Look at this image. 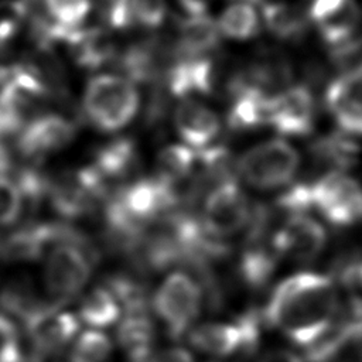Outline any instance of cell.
<instances>
[{
	"label": "cell",
	"instance_id": "obj_1",
	"mask_svg": "<svg viewBox=\"0 0 362 362\" xmlns=\"http://www.w3.org/2000/svg\"><path fill=\"white\" fill-rule=\"evenodd\" d=\"M338 305L328 274L301 272L280 281L262 311L267 327L305 349L331 327Z\"/></svg>",
	"mask_w": 362,
	"mask_h": 362
},
{
	"label": "cell",
	"instance_id": "obj_2",
	"mask_svg": "<svg viewBox=\"0 0 362 362\" xmlns=\"http://www.w3.org/2000/svg\"><path fill=\"white\" fill-rule=\"evenodd\" d=\"M82 105L86 117L96 129L112 133L133 120L140 106V96L127 78L103 74L89 79Z\"/></svg>",
	"mask_w": 362,
	"mask_h": 362
},
{
	"label": "cell",
	"instance_id": "obj_3",
	"mask_svg": "<svg viewBox=\"0 0 362 362\" xmlns=\"http://www.w3.org/2000/svg\"><path fill=\"white\" fill-rule=\"evenodd\" d=\"M100 253L95 242H64L45 255L42 281L49 301L64 305L86 286Z\"/></svg>",
	"mask_w": 362,
	"mask_h": 362
},
{
	"label": "cell",
	"instance_id": "obj_4",
	"mask_svg": "<svg viewBox=\"0 0 362 362\" xmlns=\"http://www.w3.org/2000/svg\"><path fill=\"white\" fill-rule=\"evenodd\" d=\"M264 325L262 308H249L230 322H205L192 327L188 341L197 351L212 356L247 358L259 348Z\"/></svg>",
	"mask_w": 362,
	"mask_h": 362
},
{
	"label": "cell",
	"instance_id": "obj_5",
	"mask_svg": "<svg viewBox=\"0 0 362 362\" xmlns=\"http://www.w3.org/2000/svg\"><path fill=\"white\" fill-rule=\"evenodd\" d=\"M298 167V151L283 139L257 143L235 161L236 175L262 191L287 185L297 174Z\"/></svg>",
	"mask_w": 362,
	"mask_h": 362
},
{
	"label": "cell",
	"instance_id": "obj_6",
	"mask_svg": "<svg viewBox=\"0 0 362 362\" xmlns=\"http://www.w3.org/2000/svg\"><path fill=\"white\" fill-rule=\"evenodd\" d=\"M151 305L167 335L178 341L189 332L198 318L204 305V296L192 276L185 272H173L158 286Z\"/></svg>",
	"mask_w": 362,
	"mask_h": 362
},
{
	"label": "cell",
	"instance_id": "obj_7",
	"mask_svg": "<svg viewBox=\"0 0 362 362\" xmlns=\"http://www.w3.org/2000/svg\"><path fill=\"white\" fill-rule=\"evenodd\" d=\"M112 189L90 165L52 177L47 201L62 219H79L103 205Z\"/></svg>",
	"mask_w": 362,
	"mask_h": 362
},
{
	"label": "cell",
	"instance_id": "obj_8",
	"mask_svg": "<svg viewBox=\"0 0 362 362\" xmlns=\"http://www.w3.org/2000/svg\"><path fill=\"white\" fill-rule=\"evenodd\" d=\"M311 206L331 226L351 228L362 222V185L345 173H325L311 182Z\"/></svg>",
	"mask_w": 362,
	"mask_h": 362
},
{
	"label": "cell",
	"instance_id": "obj_9",
	"mask_svg": "<svg viewBox=\"0 0 362 362\" xmlns=\"http://www.w3.org/2000/svg\"><path fill=\"white\" fill-rule=\"evenodd\" d=\"M252 206L236 180L212 187L205 195L199 222L215 239L226 240L245 232Z\"/></svg>",
	"mask_w": 362,
	"mask_h": 362
},
{
	"label": "cell",
	"instance_id": "obj_10",
	"mask_svg": "<svg viewBox=\"0 0 362 362\" xmlns=\"http://www.w3.org/2000/svg\"><path fill=\"white\" fill-rule=\"evenodd\" d=\"M61 307L47 300L23 321L33 348V356L41 361L61 352L76 338L79 320L74 313Z\"/></svg>",
	"mask_w": 362,
	"mask_h": 362
},
{
	"label": "cell",
	"instance_id": "obj_11",
	"mask_svg": "<svg viewBox=\"0 0 362 362\" xmlns=\"http://www.w3.org/2000/svg\"><path fill=\"white\" fill-rule=\"evenodd\" d=\"M272 245L279 259L308 264L320 257L327 245L325 228L308 214L288 215L279 229H274Z\"/></svg>",
	"mask_w": 362,
	"mask_h": 362
},
{
	"label": "cell",
	"instance_id": "obj_12",
	"mask_svg": "<svg viewBox=\"0 0 362 362\" xmlns=\"http://www.w3.org/2000/svg\"><path fill=\"white\" fill-rule=\"evenodd\" d=\"M315 99L304 85H293L270 96L267 126L283 137H305L315 126Z\"/></svg>",
	"mask_w": 362,
	"mask_h": 362
},
{
	"label": "cell",
	"instance_id": "obj_13",
	"mask_svg": "<svg viewBox=\"0 0 362 362\" xmlns=\"http://www.w3.org/2000/svg\"><path fill=\"white\" fill-rule=\"evenodd\" d=\"M76 136V124L62 115L35 116L16 137L18 153L30 161H38L68 147Z\"/></svg>",
	"mask_w": 362,
	"mask_h": 362
},
{
	"label": "cell",
	"instance_id": "obj_14",
	"mask_svg": "<svg viewBox=\"0 0 362 362\" xmlns=\"http://www.w3.org/2000/svg\"><path fill=\"white\" fill-rule=\"evenodd\" d=\"M325 105L344 133L362 136V65L339 74L329 82Z\"/></svg>",
	"mask_w": 362,
	"mask_h": 362
},
{
	"label": "cell",
	"instance_id": "obj_15",
	"mask_svg": "<svg viewBox=\"0 0 362 362\" xmlns=\"http://www.w3.org/2000/svg\"><path fill=\"white\" fill-rule=\"evenodd\" d=\"M310 18L321 38L334 47L346 42L358 30L361 8L356 0H314Z\"/></svg>",
	"mask_w": 362,
	"mask_h": 362
},
{
	"label": "cell",
	"instance_id": "obj_16",
	"mask_svg": "<svg viewBox=\"0 0 362 362\" xmlns=\"http://www.w3.org/2000/svg\"><path fill=\"white\" fill-rule=\"evenodd\" d=\"M173 122L184 144L195 151L211 147L221 132L218 115L198 99H182L174 109Z\"/></svg>",
	"mask_w": 362,
	"mask_h": 362
},
{
	"label": "cell",
	"instance_id": "obj_17",
	"mask_svg": "<svg viewBox=\"0 0 362 362\" xmlns=\"http://www.w3.org/2000/svg\"><path fill=\"white\" fill-rule=\"evenodd\" d=\"M215 83L214 61L206 55H181L168 69V92L181 99L208 95Z\"/></svg>",
	"mask_w": 362,
	"mask_h": 362
},
{
	"label": "cell",
	"instance_id": "obj_18",
	"mask_svg": "<svg viewBox=\"0 0 362 362\" xmlns=\"http://www.w3.org/2000/svg\"><path fill=\"white\" fill-rule=\"evenodd\" d=\"M272 235L245 238L238 262V274L252 291L263 290L272 280L280 260L272 245Z\"/></svg>",
	"mask_w": 362,
	"mask_h": 362
},
{
	"label": "cell",
	"instance_id": "obj_19",
	"mask_svg": "<svg viewBox=\"0 0 362 362\" xmlns=\"http://www.w3.org/2000/svg\"><path fill=\"white\" fill-rule=\"evenodd\" d=\"M89 165L112 189V184H120L136 174L140 165L139 151L132 139L117 137L102 146Z\"/></svg>",
	"mask_w": 362,
	"mask_h": 362
},
{
	"label": "cell",
	"instance_id": "obj_20",
	"mask_svg": "<svg viewBox=\"0 0 362 362\" xmlns=\"http://www.w3.org/2000/svg\"><path fill=\"white\" fill-rule=\"evenodd\" d=\"M270 96L267 92L247 83L236 81L232 85V102L228 122L236 130H250L267 126Z\"/></svg>",
	"mask_w": 362,
	"mask_h": 362
},
{
	"label": "cell",
	"instance_id": "obj_21",
	"mask_svg": "<svg viewBox=\"0 0 362 362\" xmlns=\"http://www.w3.org/2000/svg\"><path fill=\"white\" fill-rule=\"evenodd\" d=\"M116 337L130 362H148L154 354L156 325L148 311L124 313Z\"/></svg>",
	"mask_w": 362,
	"mask_h": 362
},
{
	"label": "cell",
	"instance_id": "obj_22",
	"mask_svg": "<svg viewBox=\"0 0 362 362\" xmlns=\"http://www.w3.org/2000/svg\"><path fill=\"white\" fill-rule=\"evenodd\" d=\"M167 16L165 0H107L106 18L113 28H156Z\"/></svg>",
	"mask_w": 362,
	"mask_h": 362
},
{
	"label": "cell",
	"instance_id": "obj_23",
	"mask_svg": "<svg viewBox=\"0 0 362 362\" xmlns=\"http://www.w3.org/2000/svg\"><path fill=\"white\" fill-rule=\"evenodd\" d=\"M76 64L86 69H96L113 58L115 47L110 37L99 28H76L65 41Z\"/></svg>",
	"mask_w": 362,
	"mask_h": 362
},
{
	"label": "cell",
	"instance_id": "obj_24",
	"mask_svg": "<svg viewBox=\"0 0 362 362\" xmlns=\"http://www.w3.org/2000/svg\"><path fill=\"white\" fill-rule=\"evenodd\" d=\"M359 151L358 143L344 132L321 136L310 147L313 160L327 168V173H344V170L352 168L358 161Z\"/></svg>",
	"mask_w": 362,
	"mask_h": 362
},
{
	"label": "cell",
	"instance_id": "obj_25",
	"mask_svg": "<svg viewBox=\"0 0 362 362\" xmlns=\"http://www.w3.org/2000/svg\"><path fill=\"white\" fill-rule=\"evenodd\" d=\"M198 163L195 150L185 144L165 146L157 156L156 175L160 181L175 188L180 194V185L188 184Z\"/></svg>",
	"mask_w": 362,
	"mask_h": 362
},
{
	"label": "cell",
	"instance_id": "obj_26",
	"mask_svg": "<svg viewBox=\"0 0 362 362\" xmlns=\"http://www.w3.org/2000/svg\"><path fill=\"white\" fill-rule=\"evenodd\" d=\"M178 35L181 55H206L219 44L221 38L216 21L208 14L184 18Z\"/></svg>",
	"mask_w": 362,
	"mask_h": 362
},
{
	"label": "cell",
	"instance_id": "obj_27",
	"mask_svg": "<svg viewBox=\"0 0 362 362\" xmlns=\"http://www.w3.org/2000/svg\"><path fill=\"white\" fill-rule=\"evenodd\" d=\"M76 317L92 329H100L116 324L122 317V308L105 286H96L81 298Z\"/></svg>",
	"mask_w": 362,
	"mask_h": 362
},
{
	"label": "cell",
	"instance_id": "obj_28",
	"mask_svg": "<svg viewBox=\"0 0 362 362\" xmlns=\"http://www.w3.org/2000/svg\"><path fill=\"white\" fill-rule=\"evenodd\" d=\"M141 276L143 274L117 272L106 277L105 287L116 298L123 314L150 310L148 305L151 298L148 296V287Z\"/></svg>",
	"mask_w": 362,
	"mask_h": 362
},
{
	"label": "cell",
	"instance_id": "obj_29",
	"mask_svg": "<svg viewBox=\"0 0 362 362\" xmlns=\"http://www.w3.org/2000/svg\"><path fill=\"white\" fill-rule=\"evenodd\" d=\"M216 25L221 35L235 41H246L257 35L260 18L250 3L235 1L222 10Z\"/></svg>",
	"mask_w": 362,
	"mask_h": 362
},
{
	"label": "cell",
	"instance_id": "obj_30",
	"mask_svg": "<svg viewBox=\"0 0 362 362\" xmlns=\"http://www.w3.org/2000/svg\"><path fill=\"white\" fill-rule=\"evenodd\" d=\"M263 20L273 35L287 41L301 38L307 28L304 11L287 3H264Z\"/></svg>",
	"mask_w": 362,
	"mask_h": 362
},
{
	"label": "cell",
	"instance_id": "obj_31",
	"mask_svg": "<svg viewBox=\"0 0 362 362\" xmlns=\"http://www.w3.org/2000/svg\"><path fill=\"white\" fill-rule=\"evenodd\" d=\"M47 300L40 298L28 277H16L0 288V307L21 322L40 308Z\"/></svg>",
	"mask_w": 362,
	"mask_h": 362
},
{
	"label": "cell",
	"instance_id": "obj_32",
	"mask_svg": "<svg viewBox=\"0 0 362 362\" xmlns=\"http://www.w3.org/2000/svg\"><path fill=\"white\" fill-rule=\"evenodd\" d=\"M158 49L153 42L129 47L120 58V66L133 82H148L157 76Z\"/></svg>",
	"mask_w": 362,
	"mask_h": 362
},
{
	"label": "cell",
	"instance_id": "obj_33",
	"mask_svg": "<svg viewBox=\"0 0 362 362\" xmlns=\"http://www.w3.org/2000/svg\"><path fill=\"white\" fill-rule=\"evenodd\" d=\"M72 342L69 362H106L112 352V341L100 329H88Z\"/></svg>",
	"mask_w": 362,
	"mask_h": 362
},
{
	"label": "cell",
	"instance_id": "obj_34",
	"mask_svg": "<svg viewBox=\"0 0 362 362\" xmlns=\"http://www.w3.org/2000/svg\"><path fill=\"white\" fill-rule=\"evenodd\" d=\"M51 21L65 31L76 30L89 14L90 0H44Z\"/></svg>",
	"mask_w": 362,
	"mask_h": 362
},
{
	"label": "cell",
	"instance_id": "obj_35",
	"mask_svg": "<svg viewBox=\"0 0 362 362\" xmlns=\"http://www.w3.org/2000/svg\"><path fill=\"white\" fill-rule=\"evenodd\" d=\"M362 267V252L345 250L334 257L329 264V279L344 288L358 287L359 272Z\"/></svg>",
	"mask_w": 362,
	"mask_h": 362
},
{
	"label": "cell",
	"instance_id": "obj_36",
	"mask_svg": "<svg viewBox=\"0 0 362 362\" xmlns=\"http://www.w3.org/2000/svg\"><path fill=\"white\" fill-rule=\"evenodd\" d=\"M23 214V201L14 181L0 175V226H10Z\"/></svg>",
	"mask_w": 362,
	"mask_h": 362
},
{
	"label": "cell",
	"instance_id": "obj_37",
	"mask_svg": "<svg viewBox=\"0 0 362 362\" xmlns=\"http://www.w3.org/2000/svg\"><path fill=\"white\" fill-rule=\"evenodd\" d=\"M21 359L18 331L11 320L0 314V362H21Z\"/></svg>",
	"mask_w": 362,
	"mask_h": 362
},
{
	"label": "cell",
	"instance_id": "obj_38",
	"mask_svg": "<svg viewBox=\"0 0 362 362\" xmlns=\"http://www.w3.org/2000/svg\"><path fill=\"white\" fill-rule=\"evenodd\" d=\"M148 362H195L189 351L181 346H171L153 354Z\"/></svg>",
	"mask_w": 362,
	"mask_h": 362
},
{
	"label": "cell",
	"instance_id": "obj_39",
	"mask_svg": "<svg viewBox=\"0 0 362 362\" xmlns=\"http://www.w3.org/2000/svg\"><path fill=\"white\" fill-rule=\"evenodd\" d=\"M259 362H303L300 356L287 349H274L264 354Z\"/></svg>",
	"mask_w": 362,
	"mask_h": 362
},
{
	"label": "cell",
	"instance_id": "obj_40",
	"mask_svg": "<svg viewBox=\"0 0 362 362\" xmlns=\"http://www.w3.org/2000/svg\"><path fill=\"white\" fill-rule=\"evenodd\" d=\"M177 1L188 16L206 14V10L211 3V0H177Z\"/></svg>",
	"mask_w": 362,
	"mask_h": 362
},
{
	"label": "cell",
	"instance_id": "obj_41",
	"mask_svg": "<svg viewBox=\"0 0 362 362\" xmlns=\"http://www.w3.org/2000/svg\"><path fill=\"white\" fill-rule=\"evenodd\" d=\"M14 168V160L11 156V151L4 144L3 140H0V175H7Z\"/></svg>",
	"mask_w": 362,
	"mask_h": 362
},
{
	"label": "cell",
	"instance_id": "obj_42",
	"mask_svg": "<svg viewBox=\"0 0 362 362\" xmlns=\"http://www.w3.org/2000/svg\"><path fill=\"white\" fill-rule=\"evenodd\" d=\"M358 286L362 287V267H361V272H359V279H358Z\"/></svg>",
	"mask_w": 362,
	"mask_h": 362
},
{
	"label": "cell",
	"instance_id": "obj_43",
	"mask_svg": "<svg viewBox=\"0 0 362 362\" xmlns=\"http://www.w3.org/2000/svg\"><path fill=\"white\" fill-rule=\"evenodd\" d=\"M361 362H362V355H361Z\"/></svg>",
	"mask_w": 362,
	"mask_h": 362
}]
</instances>
